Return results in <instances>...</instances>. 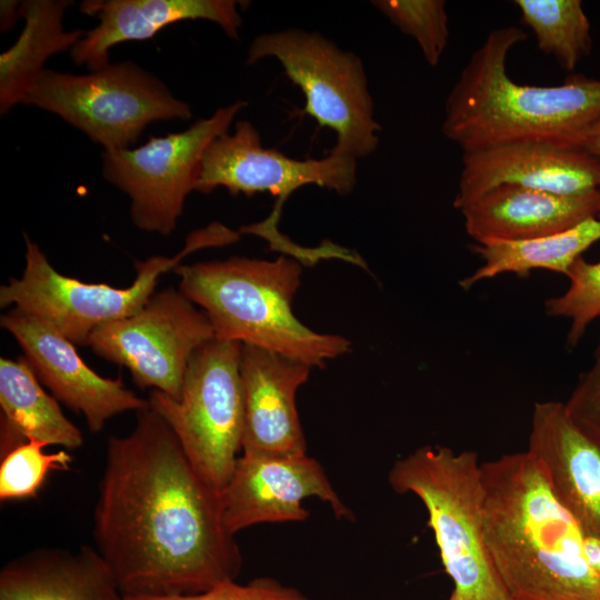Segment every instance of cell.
I'll list each match as a JSON object with an SVG mask.
<instances>
[{
	"mask_svg": "<svg viewBox=\"0 0 600 600\" xmlns=\"http://www.w3.org/2000/svg\"><path fill=\"white\" fill-rule=\"evenodd\" d=\"M234 0H86L83 14L98 23L71 49L72 61L90 71L110 63V50L128 41L153 38L166 27L184 20H209L239 40L242 18Z\"/></svg>",
	"mask_w": 600,
	"mask_h": 600,
	"instance_id": "obj_18",
	"label": "cell"
},
{
	"mask_svg": "<svg viewBox=\"0 0 600 600\" xmlns=\"http://www.w3.org/2000/svg\"><path fill=\"white\" fill-rule=\"evenodd\" d=\"M567 278L568 288L544 301V312L548 317L570 320L567 346L573 348L590 323L600 319V261L589 262L580 257Z\"/></svg>",
	"mask_w": 600,
	"mask_h": 600,
	"instance_id": "obj_27",
	"label": "cell"
},
{
	"mask_svg": "<svg viewBox=\"0 0 600 600\" xmlns=\"http://www.w3.org/2000/svg\"><path fill=\"white\" fill-rule=\"evenodd\" d=\"M448 600H462V598L456 591L452 590Z\"/></svg>",
	"mask_w": 600,
	"mask_h": 600,
	"instance_id": "obj_33",
	"label": "cell"
},
{
	"mask_svg": "<svg viewBox=\"0 0 600 600\" xmlns=\"http://www.w3.org/2000/svg\"><path fill=\"white\" fill-rule=\"evenodd\" d=\"M0 600H124L99 551L39 548L0 570Z\"/></svg>",
	"mask_w": 600,
	"mask_h": 600,
	"instance_id": "obj_20",
	"label": "cell"
},
{
	"mask_svg": "<svg viewBox=\"0 0 600 600\" xmlns=\"http://www.w3.org/2000/svg\"><path fill=\"white\" fill-rule=\"evenodd\" d=\"M600 240V218L587 219L569 229L521 241L474 242L471 250L482 264L459 281L467 290L504 273L527 276L533 269L568 274L572 264Z\"/></svg>",
	"mask_w": 600,
	"mask_h": 600,
	"instance_id": "obj_23",
	"label": "cell"
},
{
	"mask_svg": "<svg viewBox=\"0 0 600 600\" xmlns=\"http://www.w3.org/2000/svg\"><path fill=\"white\" fill-rule=\"evenodd\" d=\"M308 498L327 502L339 519L353 517L319 461L304 454L242 453L220 492L224 524L232 534L269 522L303 521Z\"/></svg>",
	"mask_w": 600,
	"mask_h": 600,
	"instance_id": "obj_13",
	"label": "cell"
},
{
	"mask_svg": "<svg viewBox=\"0 0 600 600\" xmlns=\"http://www.w3.org/2000/svg\"><path fill=\"white\" fill-rule=\"evenodd\" d=\"M521 22L530 28L539 50L572 72L591 51L590 22L580 0H516Z\"/></svg>",
	"mask_w": 600,
	"mask_h": 600,
	"instance_id": "obj_24",
	"label": "cell"
},
{
	"mask_svg": "<svg viewBox=\"0 0 600 600\" xmlns=\"http://www.w3.org/2000/svg\"><path fill=\"white\" fill-rule=\"evenodd\" d=\"M72 4L69 0L21 1L23 28L14 43L0 54L1 116L22 103L49 58L71 51L83 37L84 30L63 27L64 12Z\"/></svg>",
	"mask_w": 600,
	"mask_h": 600,
	"instance_id": "obj_22",
	"label": "cell"
},
{
	"mask_svg": "<svg viewBox=\"0 0 600 600\" xmlns=\"http://www.w3.org/2000/svg\"><path fill=\"white\" fill-rule=\"evenodd\" d=\"M482 518L493 567L512 600H600L583 532L527 450L481 462Z\"/></svg>",
	"mask_w": 600,
	"mask_h": 600,
	"instance_id": "obj_2",
	"label": "cell"
},
{
	"mask_svg": "<svg viewBox=\"0 0 600 600\" xmlns=\"http://www.w3.org/2000/svg\"><path fill=\"white\" fill-rule=\"evenodd\" d=\"M527 38L514 26L491 30L449 92L441 131L463 152L513 142L579 148L600 120V79L570 74L544 87L511 79L508 54Z\"/></svg>",
	"mask_w": 600,
	"mask_h": 600,
	"instance_id": "obj_3",
	"label": "cell"
},
{
	"mask_svg": "<svg viewBox=\"0 0 600 600\" xmlns=\"http://www.w3.org/2000/svg\"><path fill=\"white\" fill-rule=\"evenodd\" d=\"M371 3L402 33L417 41L431 67L439 63L449 38L446 1L376 0Z\"/></svg>",
	"mask_w": 600,
	"mask_h": 600,
	"instance_id": "obj_26",
	"label": "cell"
},
{
	"mask_svg": "<svg viewBox=\"0 0 600 600\" xmlns=\"http://www.w3.org/2000/svg\"><path fill=\"white\" fill-rule=\"evenodd\" d=\"M476 242L521 241L600 218V189L558 194L517 184H501L460 210Z\"/></svg>",
	"mask_w": 600,
	"mask_h": 600,
	"instance_id": "obj_19",
	"label": "cell"
},
{
	"mask_svg": "<svg viewBox=\"0 0 600 600\" xmlns=\"http://www.w3.org/2000/svg\"><path fill=\"white\" fill-rule=\"evenodd\" d=\"M22 103L60 117L103 151L131 148L152 122L192 117L189 103L133 61L83 74L46 69Z\"/></svg>",
	"mask_w": 600,
	"mask_h": 600,
	"instance_id": "obj_7",
	"label": "cell"
},
{
	"mask_svg": "<svg viewBox=\"0 0 600 600\" xmlns=\"http://www.w3.org/2000/svg\"><path fill=\"white\" fill-rule=\"evenodd\" d=\"M579 148L600 159V120L584 131Z\"/></svg>",
	"mask_w": 600,
	"mask_h": 600,
	"instance_id": "obj_32",
	"label": "cell"
},
{
	"mask_svg": "<svg viewBox=\"0 0 600 600\" xmlns=\"http://www.w3.org/2000/svg\"><path fill=\"white\" fill-rule=\"evenodd\" d=\"M356 183L357 159L332 152L321 159H292L263 147L256 127L240 120L232 133L221 134L207 148L194 191L207 194L222 187L233 196L251 197L259 192L274 196L278 202L272 213L264 221L241 227L239 232L264 238L271 248L294 256L299 261L312 262L322 257V248H299L278 232L282 204L291 193L307 184L348 194Z\"/></svg>",
	"mask_w": 600,
	"mask_h": 600,
	"instance_id": "obj_10",
	"label": "cell"
},
{
	"mask_svg": "<svg viewBox=\"0 0 600 600\" xmlns=\"http://www.w3.org/2000/svg\"><path fill=\"white\" fill-rule=\"evenodd\" d=\"M124 600H311L300 590L282 584L270 577L252 579L248 583L224 581L209 590L168 597H124Z\"/></svg>",
	"mask_w": 600,
	"mask_h": 600,
	"instance_id": "obj_28",
	"label": "cell"
},
{
	"mask_svg": "<svg viewBox=\"0 0 600 600\" xmlns=\"http://www.w3.org/2000/svg\"><path fill=\"white\" fill-rule=\"evenodd\" d=\"M239 341L213 338L192 354L178 400L151 390L148 402L170 427L200 477L228 483L242 452L244 401Z\"/></svg>",
	"mask_w": 600,
	"mask_h": 600,
	"instance_id": "obj_8",
	"label": "cell"
},
{
	"mask_svg": "<svg viewBox=\"0 0 600 600\" xmlns=\"http://www.w3.org/2000/svg\"><path fill=\"white\" fill-rule=\"evenodd\" d=\"M501 184L558 194L600 189V159L581 148L513 142L464 151L453 207L458 210Z\"/></svg>",
	"mask_w": 600,
	"mask_h": 600,
	"instance_id": "obj_15",
	"label": "cell"
},
{
	"mask_svg": "<svg viewBox=\"0 0 600 600\" xmlns=\"http://www.w3.org/2000/svg\"><path fill=\"white\" fill-rule=\"evenodd\" d=\"M44 442L23 441L4 453L0 462V500L33 498L51 471H67L72 462L66 450L47 453Z\"/></svg>",
	"mask_w": 600,
	"mask_h": 600,
	"instance_id": "obj_25",
	"label": "cell"
},
{
	"mask_svg": "<svg viewBox=\"0 0 600 600\" xmlns=\"http://www.w3.org/2000/svg\"><path fill=\"white\" fill-rule=\"evenodd\" d=\"M238 239V232L214 222L189 234L183 249L173 257L152 256L136 261L137 273L131 286L114 288L61 274L26 236L24 269L20 278H11L0 287V307L13 306L73 344L88 346L91 333L100 326L140 311L154 294L160 277L174 270L188 254Z\"/></svg>",
	"mask_w": 600,
	"mask_h": 600,
	"instance_id": "obj_6",
	"label": "cell"
},
{
	"mask_svg": "<svg viewBox=\"0 0 600 600\" xmlns=\"http://www.w3.org/2000/svg\"><path fill=\"white\" fill-rule=\"evenodd\" d=\"M311 368L296 358L242 343V453H307L296 393L308 380Z\"/></svg>",
	"mask_w": 600,
	"mask_h": 600,
	"instance_id": "obj_17",
	"label": "cell"
},
{
	"mask_svg": "<svg viewBox=\"0 0 600 600\" xmlns=\"http://www.w3.org/2000/svg\"><path fill=\"white\" fill-rule=\"evenodd\" d=\"M1 453L27 441L72 450L82 446L81 430L41 386L24 357L0 359Z\"/></svg>",
	"mask_w": 600,
	"mask_h": 600,
	"instance_id": "obj_21",
	"label": "cell"
},
{
	"mask_svg": "<svg viewBox=\"0 0 600 600\" xmlns=\"http://www.w3.org/2000/svg\"><path fill=\"white\" fill-rule=\"evenodd\" d=\"M388 481L423 503L444 570L462 600H512L487 547L481 462L474 451L423 446L397 460Z\"/></svg>",
	"mask_w": 600,
	"mask_h": 600,
	"instance_id": "obj_5",
	"label": "cell"
},
{
	"mask_svg": "<svg viewBox=\"0 0 600 600\" xmlns=\"http://www.w3.org/2000/svg\"><path fill=\"white\" fill-rule=\"evenodd\" d=\"M213 338L207 314L179 289L167 288L137 313L97 328L88 346L104 360L126 367L141 389L178 400L192 354Z\"/></svg>",
	"mask_w": 600,
	"mask_h": 600,
	"instance_id": "obj_12",
	"label": "cell"
},
{
	"mask_svg": "<svg viewBox=\"0 0 600 600\" xmlns=\"http://www.w3.org/2000/svg\"><path fill=\"white\" fill-rule=\"evenodd\" d=\"M564 407L580 428L600 440V340L592 366L579 377Z\"/></svg>",
	"mask_w": 600,
	"mask_h": 600,
	"instance_id": "obj_29",
	"label": "cell"
},
{
	"mask_svg": "<svg viewBox=\"0 0 600 600\" xmlns=\"http://www.w3.org/2000/svg\"><path fill=\"white\" fill-rule=\"evenodd\" d=\"M136 414L129 434L108 439L93 510L94 548L122 594H192L236 580L242 554L220 492L150 406Z\"/></svg>",
	"mask_w": 600,
	"mask_h": 600,
	"instance_id": "obj_1",
	"label": "cell"
},
{
	"mask_svg": "<svg viewBox=\"0 0 600 600\" xmlns=\"http://www.w3.org/2000/svg\"><path fill=\"white\" fill-rule=\"evenodd\" d=\"M0 326L16 339L39 381L58 401L83 416L90 432H100L119 413L149 407L148 399L129 390L120 377L98 374L81 359L76 344L23 311L11 309L1 316Z\"/></svg>",
	"mask_w": 600,
	"mask_h": 600,
	"instance_id": "obj_14",
	"label": "cell"
},
{
	"mask_svg": "<svg viewBox=\"0 0 600 600\" xmlns=\"http://www.w3.org/2000/svg\"><path fill=\"white\" fill-rule=\"evenodd\" d=\"M173 271L179 290L207 314L217 339L276 351L312 368L350 350L348 339L314 332L293 314L302 271L297 258L231 257L181 263Z\"/></svg>",
	"mask_w": 600,
	"mask_h": 600,
	"instance_id": "obj_4",
	"label": "cell"
},
{
	"mask_svg": "<svg viewBox=\"0 0 600 600\" xmlns=\"http://www.w3.org/2000/svg\"><path fill=\"white\" fill-rule=\"evenodd\" d=\"M583 533L600 537V440L568 414L564 402L533 406L527 449Z\"/></svg>",
	"mask_w": 600,
	"mask_h": 600,
	"instance_id": "obj_16",
	"label": "cell"
},
{
	"mask_svg": "<svg viewBox=\"0 0 600 600\" xmlns=\"http://www.w3.org/2000/svg\"><path fill=\"white\" fill-rule=\"evenodd\" d=\"M21 1L1 0L0 2V29L2 32L11 29L21 18Z\"/></svg>",
	"mask_w": 600,
	"mask_h": 600,
	"instance_id": "obj_31",
	"label": "cell"
},
{
	"mask_svg": "<svg viewBox=\"0 0 600 600\" xmlns=\"http://www.w3.org/2000/svg\"><path fill=\"white\" fill-rule=\"evenodd\" d=\"M582 552L588 566L600 574V537L583 533Z\"/></svg>",
	"mask_w": 600,
	"mask_h": 600,
	"instance_id": "obj_30",
	"label": "cell"
},
{
	"mask_svg": "<svg viewBox=\"0 0 600 600\" xmlns=\"http://www.w3.org/2000/svg\"><path fill=\"white\" fill-rule=\"evenodd\" d=\"M246 107V101L238 100L183 131L102 152V176L130 198V217L138 229L161 236L174 231L186 199L194 191L207 148L228 132Z\"/></svg>",
	"mask_w": 600,
	"mask_h": 600,
	"instance_id": "obj_11",
	"label": "cell"
},
{
	"mask_svg": "<svg viewBox=\"0 0 600 600\" xmlns=\"http://www.w3.org/2000/svg\"><path fill=\"white\" fill-rule=\"evenodd\" d=\"M274 58L306 98L302 114L336 132L330 152L354 159L370 156L379 144L380 124L373 117L361 59L317 32L287 29L256 37L247 63Z\"/></svg>",
	"mask_w": 600,
	"mask_h": 600,
	"instance_id": "obj_9",
	"label": "cell"
}]
</instances>
